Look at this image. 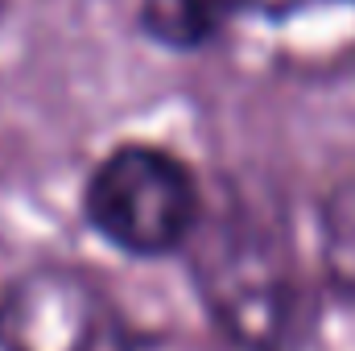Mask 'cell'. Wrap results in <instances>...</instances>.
I'll return each mask as SVG.
<instances>
[{
	"mask_svg": "<svg viewBox=\"0 0 355 351\" xmlns=\"http://www.w3.org/2000/svg\"><path fill=\"white\" fill-rule=\"evenodd\" d=\"M0 351H8V339H4V331H0Z\"/></svg>",
	"mask_w": 355,
	"mask_h": 351,
	"instance_id": "52a82bcc",
	"label": "cell"
},
{
	"mask_svg": "<svg viewBox=\"0 0 355 351\" xmlns=\"http://www.w3.org/2000/svg\"><path fill=\"white\" fill-rule=\"evenodd\" d=\"M190 277L207 318L240 351H281L293 339L302 289L285 240L244 211L215 215L202 203V219L186 240Z\"/></svg>",
	"mask_w": 355,
	"mask_h": 351,
	"instance_id": "6da1fadb",
	"label": "cell"
},
{
	"mask_svg": "<svg viewBox=\"0 0 355 351\" xmlns=\"http://www.w3.org/2000/svg\"><path fill=\"white\" fill-rule=\"evenodd\" d=\"M227 12H244V17H261V21H289V17H302L310 8H322V4H352L355 0H219Z\"/></svg>",
	"mask_w": 355,
	"mask_h": 351,
	"instance_id": "8992f818",
	"label": "cell"
},
{
	"mask_svg": "<svg viewBox=\"0 0 355 351\" xmlns=\"http://www.w3.org/2000/svg\"><path fill=\"white\" fill-rule=\"evenodd\" d=\"M202 182L186 157L153 141L112 145L83 182V223L128 261H166L202 219Z\"/></svg>",
	"mask_w": 355,
	"mask_h": 351,
	"instance_id": "7a4b0ae2",
	"label": "cell"
},
{
	"mask_svg": "<svg viewBox=\"0 0 355 351\" xmlns=\"http://www.w3.org/2000/svg\"><path fill=\"white\" fill-rule=\"evenodd\" d=\"M318 257L331 289L355 302V178L339 182L318 211Z\"/></svg>",
	"mask_w": 355,
	"mask_h": 351,
	"instance_id": "5b68a950",
	"label": "cell"
},
{
	"mask_svg": "<svg viewBox=\"0 0 355 351\" xmlns=\"http://www.w3.org/2000/svg\"><path fill=\"white\" fill-rule=\"evenodd\" d=\"M232 12L219 0H141L137 4V25L141 33L174 54H194L211 46Z\"/></svg>",
	"mask_w": 355,
	"mask_h": 351,
	"instance_id": "277c9868",
	"label": "cell"
},
{
	"mask_svg": "<svg viewBox=\"0 0 355 351\" xmlns=\"http://www.w3.org/2000/svg\"><path fill=\"white\" fill-rule=\"evenodd\" d=\"M8 351H141V331L71 264H33L0 289Z\"/></svg>",
	"mask_w": 355,
	"mask_h": 351,
	"instance_id": "3957f363",
	"label": "cell"
}]
</instances>
